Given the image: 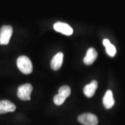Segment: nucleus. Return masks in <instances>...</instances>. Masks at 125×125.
Segmentation results:
<instances>
[{
	"mask_svg": "<svg viewBox=\"0 0 125 125\" xmlns=\"http://www.w3.org/2000/svg\"><path fill=\"white\" fill-rule=\"evenodd\" d=\"M17 66L20 71L24 74H30L32 71V62L27 56H20L17 60Z\"/></svg>",
	"mask_w": 125,
	"mask_h": 125,
	"instance_id": "obj_1",
	"label": "nucleus"
},
{
	"mask_svg": "<svg viewBox=\"0 0 125 125\" xmlns=\"http://www.w3.org/2000/svg\"><path fill=\"white\" fill-rule=\"evenodd\" d=\"M32 91V86L31 84L26 83L19 87L18 96L21 100H30L31 94Z\"/></svg>",
	"mask_w": 125,
	"mask_h": 125,
	"instance_id": "obj_2",
	"label": "nucleus"
},
{
	"mask_svg": "<svg viewBox=\"0 0 125 125\" xmlns=\"http://www.w3.org/2000/svg\"><path fill=\"white\" fill-rule=\"evenodd\" d=\"M78 121L83 125H97L98 123L97 117L93 114L85 113L78 116Z\"/></svg>",
	"mask_w": 125,
	"mask_h": 125,
	"instance_id": "obj_3",
	"label": "nucleus"
},
{
	"mask_svg": "<svg viewBox=\"0 0 125 125\" xmlns=\"http://www.w3.org/2000/svg\"><path fill=\"white\" fill-rule=\"evenodd\" d=\"M13 33V29L10 26H4L0 31V44L7 45L9 42Z\"/></svg>",
	"mask_w": 125,
	"mask_h": 125,
	"instance_id": "obj_4",
	"label": "nucleus"
},
{
	"mask_svg": "<svg viewBox=\"0 0 125 125\" xmlns=\"http://www.w3.org/2000/svg\"><path fill=\"white\" fill-rule=\"evenodd\" d=\"M54 29L57 32L64 34L66 35H70L73 33V30L68 24L64 23L57 22L54 24Z\"/></svg>",
	"mask_w": 125,
	"mask_h": 125,
	"instance_id": "obj_5",
	"label": "nucleus"
},
{
	"mask_svg": "<svg viewBox=\"0 0 125 125\" xmlns=\"http://www.w3.org/2000/svg\"><path fill=\"white\" fill-rule=\"evenodd\" d=\"M16 107L13 103L9 100L0 101V114H5L15 111Z\"/></svg>",
	"mask_w": 125,
	"mask_h": 125,
	"instance_id": "obj_6",
	"label": "nucleus"
},
{
	"mask_svg": "<svg viewBox=\"0 0 125 125\" xmlns=\"http://www.w3.org/2000/svg\"><path fill=\"white\" fill-rule=\"evenodd\" d=\"M97 52L94 48H90L87 50L86 54L83 59L84 63L86 65H91L96 60L97 57Z\"/></svg>",
	"mask_w": 125,
	"mask_h": 125,
	"instance_id": "obj_7",
	"label": "nucleus"
},
{
	"mask_svg": "<svg viewBox=\"0 0 125 125\" xmlns=\"http://www.w3.org/2000/svg\"><path fill=\"white\" fill-rule=\"evenodd\" d=\"M63 54L62 52L57 53L53 57L51 62V68L53 70H57L62 67L63 62Z\"/></svg>",
	"mask_w": 125,
	"mask_h": 125,
	"instance_id": "obj_8",
	"label": "nucleus"
},
{
	"mask_svg": "<svg viewBox=\"0 0 125 125\" xmlns=\"http://www.w3.org/2000/svg\"><path fill=\"white\" fill-rule=\"evenodd\" d=\"M97 87V82L96 81H93L90 83L85 86L83 89V92L87 97H92L94 95Z\"/></svg>",
	"mask_w": 125,
	"mask_h": 125,
	"instance_id": "obj_9",
	"label": "nucleus"
},
{
	"mask_svg": "<svg viewBox=\"0 0 125 125\" xmlns=\"http://www.w3.org/2000/svg\"><path fill=\"white\" fill-rule=\"evenodd\" d=\"M103 104L105 108L110 109L115 104V100H114L113 93L111 90H108L104 95L103 98Z\"/></svg>",
	"mask_w": 125,
	"mask_h": 125,
	"instance_id": "obj_10",
	"label": "nucleus"
},
{
	"mask_svg": "<svg viewBox=\"0 0 125 125\" xmlns=\"http://www.w3.org/2000/svg\"><path fill=\"white\" fill-rule=\"evenodd\" d=\"M103 45L106 48V52L109 56L114 57L116 54V49L113 45L111 44L110 41L108 39H104L103 40Z\"/></svg>",
	"mask_w": 125,
	"mask_h": 125,
	"instance_id": "obj_11",
	"label": "nucleus"
},
{
	"mask_svg": "<svg viewBox=\"0 0 125 125\" xmlns=\"http://www.w3.org/2000/svg\"><path fill=\"white\" fill-rule=\"evenodd\" d=\"M70 94H71V89L68 86L65 85L60 87L59 89V93L57 94L65 100V99L70 96Z\"/></svg>",
	"mask_w": 125,
	"mask_h": 125,
	"instance_id": "obj_12",
	"label": "nucleus"
}]
</instances>
